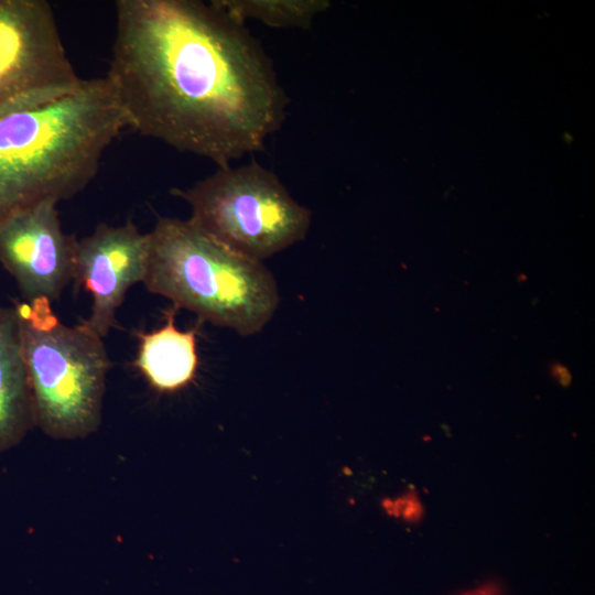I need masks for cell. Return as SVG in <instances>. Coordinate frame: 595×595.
Instances as JSON below:
<instances>
[{
    "mask_svg": "<svg viewBox=\"0 0 595 595\" xmlns=\"http://www.w3.org/2000/svg\"><path fill=\"white\" fill-rule=\"evenodd\" d=\"M107 79L129 129L217 166L263 149L289 99L260 42L217 6L118 0Z\"/></svg>",
    "mask_w": 595,
    "mask_h": 595,
    "instance_id": "obj_1",
    "label": "cell"
},
{
    "mask_svg": "<svg viewBox=\"0 0 595 595\" xmlns=\"http://www.w3.org/2000/svg\"><path fill=\"white\" fill-rule=\"evenodd\" d=\"M129 129L106 76L0 115V227L44 202L69 199L95 177L111 143Z\"/></svg>",
    "mask_w": 595,
    "mask_h": 595,
    "instance_id": "obj_2",
    "label": "cell"
},
{
    "mask_svg": "<svg viewBox=\"0 0 595 595\" xmlns=\"http://www.w3.org/2000/svg\"><path fill=\"white\" fill-rule=\"evenodd\" d=\"M149 235L142 283L152 294L242 336L259 333L279 307L273 273L195 227L160 217Z\"/></svg>",
    "mask_w": 595,
    "mask_h": 595,
    "instance_id": "obj_3",
    "label": "cell"
},
{
    "mask_svg": "<svg viewBox=\"0 0 595 595\" xmlns=\"http://www.w3.org/2000/svg\"><path fill=\"white\" fill-rule=\"evenodd\" d=\"M46 299L14 302L36 426L55 440H78L101 424L110 360L100 336L65 325Z\"/></svg>",
    "mask_w": 595,
    "mask_h": 595,
    "instance_id": "obj_4",
    "label": "cell"
},
{
    "mask_svg": "<svg viewBox=\"0 0 595 595\" xmlns=\"http://www.w3.org/2000/svg\"><path fill=\"white\" fill-rule=\"evenodd\" d=\"M171 193L187 203L188 221L234 251L257 261L302 241L312 214L279 177L256 160L217 170Z\"/></svg>",
    "mask_w": 595,
    "mask_h": 595,
    "instance_id": "obj_5",
    "label": "cell"
},
{
    "mask_svg": "<svg viewBox=\"0 0 595 595\" xmlns=\"http://www.w3.org/2000/svg\"><path fill=\"white\" fill-rule=\"evenodd\" d=\"M44 0H0V115L55 100L82 83Z\"/></svg>",
    "mask_w": 595,
    "mask_h": 595,
    "instance_id": "obj_6",
    "label": "cell"
},
{
    "mask_svg": "<svg viewBox=\"0 0 595 595\" xmlns=\"http://www.w3.org/2000/svg\"><path fill=\"white\" fill-rule=\"evenodd\" d=\"M78 240L66 234L57 203L44 202L0 227V262L24 300H57L73 281Z\"/></svg>",
    "mask_w": 595,
    "mask_h": 595,
    "instance_id": "obj_7",
    "label": "cell"
},
{
    "mask_svg": "<svg viewBox=\"0 0 595 595\" xmlns=\"http://www.w3.org/2000/svg\"><path fill=\"white\" fill-rule=\"evenodd\" d=\"M148 251L149 235L130 219L118 226L99 224L78 240L73 281L93 299L88 317L79 324L101 338L108 335L127 291L144 279Z\"/></svg>",
    "mask_w": 595,
    "mask_h": 595,
    "instance_id": "obj_8",
    "label": "cell"
},
{
    "mask_svg": "<svg viewBox=\"0 0 595 595\" xmlns=\"http://www.w3.org/2000/svg\"><path fill=\"white\" fill-rule=\"evenodd\" d=\"M36 426L31 383L13 306H0V453Z\"/></svg>",
    "mask_w": 595,
    "mask_h": 595,
    "instance_id": "obj_9",
    "label": "cell"
},
{
    "mask_svg": "<svg viewBox=\"0 0 595 595\" xmlns=\"http://www.w3.org/2000/svg\"><path fill=\"white\" fill-rule=\"evenodd\" d=\"M174 306L166 323L149 333H138L139 347L133 365L149 385L160 392H174L186 387L196 375L198 356L194 329L175 326Z\"/></svg>",
    "mask_w": 595,
    "mask_h": 595,
    "instance_id": "obj_10",
    "label": "cell"
},
{
    "mask_svg": "<svg viewBox=\"0 0 595 595\" xmlns=\"http://www.w3.org/2000/svg\"><path fill=\"white\" fill-rule=\"evenodd\" d=\"M232 19L245 23L256 20L272 28L307 29L315 17L325 12L326 0H212Z\"/></svg>",
    "mask_w": 595,
    "mask_h": 595,
    "instance_id": "obj_11",
    "label": "cell"
},
{
    "mask_svg": "<svg viewBox=\"0 0 595 595\" xmlns=\"http://www.w3.org/2000/svg\"><path fill=\"white\" fill-rule=\"evenodd\" d=\"M459 595H502V589L495 583H487L476 589L467 591Z\"/></svg>",
    "mask_w": 595,
    "mask_h": 595,
    "instance_id": "obj_12",
    "label": "cell"
},
{
    "mask_svg": "<svg viewBox=\"0 0 595 595\" xmlns=\"http://www.w3.org/2000/svg\"><path fill=\"white\" fill-rule=\"evenodd\" d=\"M551 372L554 379L563 387L569 386L572 381L570 371L562 365H554Z\"/></svg>",
    "mask_w": 595,
    "mask_h": 595,
    "instance_id": "obj_13",
    "label": "cell"
}]
</instances>
